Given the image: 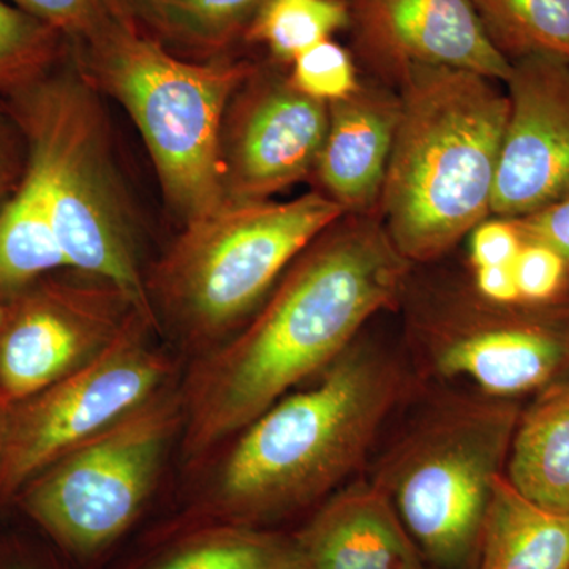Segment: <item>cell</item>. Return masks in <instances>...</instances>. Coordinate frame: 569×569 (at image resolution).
Instances as JSON below:
<instances>
[{"instance_id": "obj_5", "label": "cell", "mask_w": 569, "mask_h": 569, "mask_svg": "<svg viewBox=\"0 0 569 569\" xmlns=\"http://www.w3.org/2000/svg\"><path fill=\"white\" fill-rule=\"evenodd\" d=\"M0 100L24 137L28 176L69 268L110 283L159 328L96 89L77 69L74 73L51 70Z\"/></svg>"}, {"instance_id": "obj_33", "label": "cell", "mask_w": 569, "mask_h": 569, "mask_svg": "<svg viewBox=\"0 0 569 569\" xmlns=\"http://www.w3.org/2000/svg\"><path fill=\"white\" fill-rule=\"evenodd\" d=\"M10 305H0V331H2L3 325H6L7 318H9Z\"/></svg>"}, {"instance_id": "obj_9", "label": "cell", "mask_w": 569, "mask_h": 569, "mask_svg": "<svg viewBox=\"0 0 569 569\" xmlns=\"http://www.w3.org/2000/svg\"><path fill=\"white\" fill-rule=\"evenodd\" d=\"M156 328L132 313L102 353L14 403L0 438V500L171 385L174 362L153 347Z\"/></svg>"}, {"instance_id": "obj_30", "label": "cell", "mask_w": 569, "mask_h": 569, "mask_svg": "<svg viewBox=\"0 0 569 569\" xmlns=\"http://www.w3.org/2000/svg\"><path fill=\"white\" fill-rule=\"evenodd\" d=\"M512 220L518 223L526 241H538L552 247L569 266V198L531 216Z\"/></svg>"}, {"instance_id": "obj_13", "label": "cell", "mask_w": 569, "mask_h": 569, "mask_svg": "<svg viewBox=\"0 0 569 569\" xmlns=\"http://www.w3.org/2000/svg\"><path fill=\"white\" fill-rule=\"evenodd\" d=\"M492 213L522 219L569 198V63L512 62Z\"/></svg>"}, {"instance_id": "obj_3", "label": "cell", "mask_w": 569, "mask_h": 569, "mask_svg": "<svg viewBox=\"0 0 569 569\" xmlns=\"http://www.w3.org/2000/svg\"><path fill=\"white\" fill-rule=\"evenodd\" d=\"M497 81L449 67L400 78L399 122L380 222L410 263L441 257L492 213L509 100Z\"/></svg>"}, {"instance_id": "obj_4", "label": "cell", "mask_w": 569, "mask_h": 569, "mask_svg": "<svg viewBox=\"0 0 569 569\" xmlns=\"http://www.w3.org/2000/svg\"><path fill=\"white\" fill-rule=\"evenodd\" d=\"M69 47L82 80L114 97L137 123L164 198L183 223L220 208L224 114L258 67L224 56L208 62L178 58L142 32L118 0Z\"/></svg>"}, {"instance_id": "obj_17", "label": "cell", "mask_w": 569, "mask_h": 569, "mask_svg": "<svg viewBox=\"0 0 569 569\" xmlns=\"http://www.w3.org/2000/svg\"><path fill=\"white\" fill-rule=\"evenodd\" d=\"M507 467L505 477L519 493L569 515V373L539 389L519 415Z\"/></svg>"}, {"instance_id": "obj_29", "label": "cell", "mask_w": 569, "mask_h": 569, "mask_svg": "<svg viewBox=\"0 0 569 569\" xmlns=\"http://www.w3.org/2000/svg\"><path fill=\"white\" fill-rule=\"evenodd\" d=\"M28 171V146L20 127L0 100V206L20 187Z\"/></svg>"}, {"instance_id": "obj_7", "label": "cell", "mask_w": 569, "mask_h": 569, "mask_svg": "<svg viewBox=\"0 0 569 569\" xmlns=\"http://www.w3.org/2000/svg\"><path fill=\"white\" fill-rule=\"evenodd\" d=\"M520 410L507 399L440 408L389 455L378 475L430 569L477 568L493 485Z\"/></svg>"}, {"instance_id": "obj_22", "label": "cell", "mask_w": 569, "mask_h": 569, "mask_svg": "<svg viewBox=\"0 0 569 569\" xmlns=\"http://www.w3.org/2000/svg\"><path fill=\"white\" fill-rule=\"evenodd\" d=\"M489 40L509 62L560 59L569 63V0H470Z\"/></svg>"}, {"instance_id": "obj_20", "label": "cell", "mask_w": 569, "mask_h": 569, "mask_svg": "<svg viewBox=\"0 0 569 569\" xmlns=\"http://www.w3.org/2000/svg\"><path fill=\"white\" fill-rule=\"evenodd\" d=\"M69 268L39 192L26 171L0 206V305H9L43 277Z\"/></svg>"}, {"instance_id": "obj_6", "label": "cell", "mask_w": 569, "mask_h": 569, "mask_svg": "<svg viewBox=\"0 0 569 569\" xmlns=\"http://www.w3.org/2000/svg\"><path fill=\"white\" fill-rule=\"evenodd\" d=\"M346 213L321 192L284 203L224 201L186 223L157 264L148 282L153 310L163 309L190 343L209 350Z\"/></svg>"}, {"instance_id": "obj_27", "label": "cell", "mask_w": 569, "mask_h": 569, "mask_svg": "<svg viewBox=\"0 0 569 569\" xmlns=\"http://www.w3.org/2000/svg\"><path fill=\"white\" fill-rule=\"evenodd\" d=\"M18 9L56 29L63 39L80 40L107 17L114 0H9Z\"/></svg>"}, {"instance_id": "obj_16", "label": "cell", "mask_w": 569, "mask_h": 569, "mask_svg": "<svg viewBox=\"0 0 569 569\" xmlns=\"http://www.w3.org/2000/svg\"><path fill=\"white\" fill-rule=\"evenodd\" d=\"M399 111L397 93L365 84L328 104V127L313 173L326 197L347 213H372L380 204Z\"/></svg>"}, {"instance_id": "obj_2", "label": "cell", "mask_w": 569, "mask_h": 569, "mask_svg": "<svg viewBox=\"0 0 569 569\" xmlns=\"http://www.w3.org/2000/svg\"><path fill=\"white\" fill-rule=\"evenodd\" d=\"M400 391L388 358L348 348L312 388L282 397L236 436L194 526L260 529L317 503L365 459Z\"/></svg>"}, {"instance_id": "obj_24", "label": "cell", "mask_w": 569, "mask_h": 569, "mask_svg": "<svg viewBox=\"0 0 569 569\" xmlns=\"http://www.w3.org/2000/svg\"><path fill=\"white\" fill-rule=\"evenodd\" d=\"M63 47L69 41L51 26L0 0V97L54 70Z\"/></svg>"}, {"instance_id": "obj_21", "label": "cell", "mask_w": 569, "mask_h": 569, "mask_svg": "<svg viewBox=\"0 0 569 569\" xmlns=\"http://www.w3.org/2000/svg\"><path fill=\"white\" fill-rule=\"evenodd\" d=\"M153 569H302L293 537L258 527H198Z\"/></svg>"}, {"instance_id": "obj_10", "label": "cell", "mask_w": 569, "mask_h": 569, "mask_svg": "<svg viewBox=\"0 0 569 569\" xmlns=\"http://www.w3.org/2000/svg\"><path fill=\"white\" fill-rule=\"evenodd\" d=\"M9 305L0 331V395L10 407L102 353L137 312L114 287L92 277H43Z\"/></svg>"}, {"instance_id": "obj_25", "label": "cell", "mask_w": 569, "mask_h": 569, "mask_svg": "<svg viewBox=\"0 0 569 569\" xmlns=\"http://www.w3.org/2000/svg\"><path fill=\"white\" fill-rule=\"evenodd\" d=\"M288 80L299 92L326 104L347 99L361 86L350 52L331 39L296 56Z\"/></svg>"}, {"instance_id": "obj_15", "label": "cell", "mask_w": 569, "mask_h": 569, "mask_svg": "<svg viewBox=\"0 0 569 569\" xmlns=\"http://www.w3.org/2000/svg\"><path fill=\"white\" fill-rule=\"evenodd\" d=\"M293 538L302 569H430L376 482L328 498Z\"/></svg>"}, {"instance_id": "obj_1", "label": "cell", "mask_w": 569, "mask_h": 569, "mask_svg": "<svg viewBox=\"0 0 569 569\" xmlns=\"http://www.w3.org/2000/svg\"><path fill=\"white\" fill-rule=\"evenodd\" d=\"M408 264L372 213H346L318 236L249 325L194 362L181 389L186 458L204 459L325 372L396 302Z\"/></svg>"}, {"instance_id": "obj_18", "label": "cell", "mask_w": 569, "mask_h": 569, "mask_svg": "<svg viewBox=\"0 0 569 569\" xmlns=\"http://www.w3.org/2000/svg\"><path fill=\"white\" fill-rule=\"evenodd\" d=\"M475 569H569V515L533 503L509 485H493Z\"/></svg>"}, {"instance_id": "obj_32", "label": "cell", "mask_w": 569, "mask_h": 569, "mask_svg": "<svg viewBox=\"0 0 569 569\" xmlns=\"http://www.w3.org/2000/svg\"><path fill=\"white\" fill-rule=\"evenodd\" d=\"M9 402L3 399V396L0 395V438H2L3 422H6L7 411H9Z\"/></svg>"}, {"instance_id": "obj_8", "label": "cell", "mask_w": 569, "mask_h": 569, "mask_svg": "<svg viewBox=\"0 0 569 569\" xmlns=\"http://www.w3.org/2000/svg\"><path fill=\"white\" fill-rule=\"evenodd\" d=\"M182 426L181 389L168 385L44 468L18 496L56 541L96 552L138 518Z\"/></svg>"}, {"instance_id": "obj_12", "label": "cell", "mask_w": 569, "mask_h": 569, "mask_svg": "<svg viewBox=\"0 0 569 569\" xmlns=\"http://www.w3.org/2000/svg\"><path fill=\"white\" fill-rule=\"evenodd\" d=\"M328 104L288 77L257 69L234 93L220 133L224 201H261L316 171Z\"/></svg>"}, {"instance_id": "obj_31", "label": "cell", "mask_w": 569, "mask_h": 569, "mask_svg": "<svg viewBox=\"0 0 569 569\" xmlns=\"http://www.w3.org/2000/svg\"><path fill=\"white\" fill-rule=\"evenodd\" d=\"M475 288H477L479 298L489 305H522L512 264L475 269Z\"/></svg>"}, {"instance_id": "obj_11", "label": "cell", "mask_w": 569, "mask_h": 569, "mask_svg": "<svg viewBox=\"0 0 569 569\" xmlns=\"http://www.w3.org/2000/svg\"><path fill=\"white\" fill-rule=\"evenodd\" d=\"M427 332L438 372L466 377L492 399L539 391L569 370L568 309L459 301Z\"/></svg>"}, {"instance_id": "obj_19", "label": "cell", "mask_w": 569, "mask_h": 569, "mask_svg": "<svg viewBox=\"0 0 569 569\" xmlns=\"http://www.w3.org/2000/svg\"><path fill=\"white\" fill-rule=\"evenodd\" d=\"M134 24L187 61L223 58L264 0H118Z\"/></svg>"}, {"instance_id": "obj_28", "label": "cell", "mask_w": 569, "mask_h": 569, "mask_svg": "<svg viewBox=\"0 0 569 569\" xmlns=\"http://www.w3.org/2000/svg\"><path fill=\"white\" fill-rule=\"evenodd\" d=\"M526 244L522 231L512 219L496 217L482 220L470 233V260L473 268L508 266Z\"/></svg>"}, {"instance_id": "obj_14", "label": "cell", "mask_w": 569, "mask_h": 569, "mask_svg": "<svg viewBox=\"0 0 569 569\" xmlns=\"http://www.w3.org/2000/svg\"><path fill=\"white\" fill-rule=\"evenodd\" d=\"M356 50L385 80L411 67L475 71L507 82L509 62L493 47L470 0H348Z\"/></svg>"}, {"instance_id": "obj_26", "label": "cell", "mask_w": 569, "mask_h": 569, "mask_svg": "<svg viewBox=\"0 0 569 569\" xmlns=\"http://www.w3.org/2000/svg\"><path fill=\"white\" fill-rule=\"evenodd\" d=\"M523 306L557 305L569 279L567 260L556 249L526 241L512 263Z\"/></svg>"}, {"instance_id": "obj_23", "label": "cell", "mask_w": 569, "mask_h": 569, "mask_svg": "<svg viewBox=\"0 0 569 569\" xmlns=\"http://www.w3.org/2000/svg\"><path fill=\"white\" fill-rule=\"evenodd\" d=\"M347 26L348 0H264L244 39L264 44L277 61L291 63Z\"/></svg>"}]
</instances>
